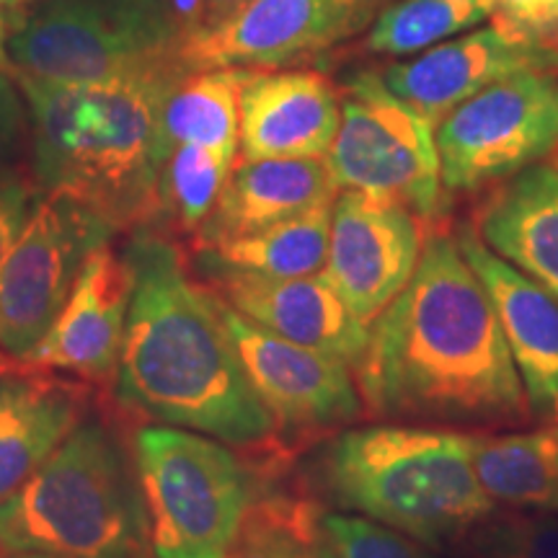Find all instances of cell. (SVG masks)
<instances>
[{
    "label": "cell",
    "mask_w": 558,
    "mask_h": 558,
    "mask_svg": "<svg viewBox=\"0 0 558 558\" xmlns=\"http://www.w3.org/2000/svg\"><path fill=\"white\" fill-rule=\"evenodd\" d=\"M473 465L494 505L558 514V429L478 432Z\"/></svg>",
    "instance_id": "obj_22"
},
{
    "label": "cell",
    "mask_w": 558,
    "mask_h": 558,
    "mask_svg": "<svg viewBox=\"0 0 558 558\" xmlns=\"http://www.w3.org/2000/svg\"><path fill=\"white\" fill-rule=\"evenodd\" d=\"M331 205L308 209L269 228L222 241L218 246L194 248V262L277 279L324 275L329 259Z\"/></svg>",
    "instance_id": "obj_24"
},
{
    "label": "cell",
    "mask_w": 558,
    "mask_h": 558,
    "mask_svg": "<svg viewBox=\"0 0 558 558\" xmlns=\"http://www.w3.org/2000/svg\"><path fill=\"white\" fill-rule=\"evenodd\" d=\"M132 300L114 396L132 414L202 432L235 450L275 456V416L248 383L218 298L186 269L166 230H130Z\"/></svg>",
    "instance_id": "obj_2"
},
{
    "label": "cell",
    "mask_w": 558,
    "mask_h": 558,
    "mask_svg": "<svg viewBox=\"0 0 558 558\" xmlns=\"http://www.w3.org/2000/svg\"><path fill=\"white\" fill-rule=\"evenodd\" d=\"M120 233L68 194L41 192L19 241L0 262V349L24 362L45 339L96 248Z\"/></svg>",
    "instance_id": "obj_10"
},
{
    "label": "cell",
    "mask_w": 558,
    "mask_h": 558,
    "mask_svg": "<svg viewBox=\"0 0 558 558\" xmlns=\"http://www.w3.org/2000/svg\"><path fill=\"white\" fill-rule=\"evenodd\" d=\"M326 163L341 192L399 202L422 220H435L442 209L435 124L390 94L378 73H360L341 96Z\"/></svg>",
    "instance_id": "obj_8"
},
{
    "label": "cell",
    "mask_w": 558,
    "mask_h": 558,
    "mask_svg": "<svg viewBox=\"0 0 558 558\" xmlns=\"http://www.w3.org/2000/svg\"><path fill=\"white\" fill-rule=\"evenodd\" d=\"M422 248V226L411 209L362 192H341L331 205L324 277L369 326L414 277Z\"/></svg>",
    "instance_id": "obj_12"
},
{
    "label": "cell",
    "mask_w": 558,
    "mask_h": 558,
    "mask_svg": "<svg viewBox=\"0 0 558 558\" xmlns=\"http://www.w3.org/2000/svg\"><path fill=\"white\" fill-rule=\"evenodd\" d=\"M0 550L65 558H156L132 445L83 418L24 486L0 505Z\"/></svg>",
    "instance_id": "obj_5"
},
{
    "label": "cell",
    "mask_w": 558,
    "mask_h": 558,
    "mask_svg": "<svg viewBox=\"0 0 558 558\" xmlns=\"http://www.w3.org/2000/svg\"><path fill=\"white\" fill-rule=\"evenodd\" d=\"M341 122V99L316 70H246L239 90L243 160L326 158Z\"/></svg>",
    "instance_id": "obj_18"
},
{
    "label": "cell",
    "mask_w": 558,
    "mask_h": 558,
    "mask_svg": "<svg viewBox=\"0 0 558 558\" xmlns=\"http://www.w3.org/2000/svg\"><path fill=\"white\" fill-rule=\"evenodd\" d=\"M171 5H173V16H177V26H179L181 39L197 34L202 0H171Z\"/></svg>",
    "instance_id": "obj_33"
},
{
    "label": "cell",
    "mask_w": 558,
    "mask_h": 558,
    "mask_svg": "<svg viewBox=\"0 0 558 558\" xmlns=\"http://www.w3.org/2000/svg\"><path fill=\"white\" fill-rule=\"evenodd\" d=\"M556 429H558V427H556Z\"/></svg>",
    "instance_id": "obj_42"
},
{
    "label": "cell",
    "mask_w": 558,
    "mask_h": 558,
    "mask_svg": "<svg viewBox=\"0 0 558 558\" xmlns=\"http://www.w3.org/2000/svg\"><path fill=\"white\" fill-rule=\"evenodd\" d=\"M546 39H548V45H550V47H554V50L558 52V26H556V29H554V32H550V34H548V37H546Z\"/></svg>",
    "instance_id": "obj_38"
},
{
    "label": "cell",
    "mask_w": 558,
    "mask_h": 558,
    "mask_svg": "<svg viewBox=\"0 0 558 558\" xmlns=\"http://www.w3.org/2000/svg\"><path fill=\"white\" fill-rule=\"evenodd\" d=\"M32 186L26 184V179L21 173L0 177V262L19 241L21 230L32 218Z\"/></svg>",
    "instance_id": "obj_30"
},
{
    "label": "cell",
    "mask_w": 558,
    "mask_h": 558,
    "mask_svg": "<svg viewBox=\"0 0 558 558\" xmlns=\"http://www.w3.org/2000/svg\"><path fill=\"white\" fill-rule=\"evenodd\" d=\"M16 3H32V0H11V5H16Z\"/></svg>",
    "instance_id": "obj_39"
},
{
    "label": "cell",
    "mask_w": 558,
    "mask_h": 558,
    "mask_svg": "<svg viewBox=\"0 0 558 558\" xmlns=\"http://www.w3.org/2000/svg\"><path fill=\"white\" fill-rule=\"evenodd\" d=\"M478 239L558 298V158L514 173L486 202Z\"/></svg>",
    "instance_id": "obj_21"
},
{
    "label": "cell",
    "mask_w": 558,
    "mask_h": 558,
    "mask_svg": "<svg viewBox=\"0 0 558 558\" xmlns=\"http://www.w3.org/2000/svg\"><path fill=\"white\" fill-rule=\"evenodd\" d=\"M339 3H344V5H349V9H354V11H360V13H365V16H369L375 5H378V0H339Z\"/></svg>",
    "instance_id": "obj_34"
},
{
    "label": "cell",
    "mask_w": 558,
    "mask_h": 558,
    "mask_svg": "<svg viewBox=\"0 0 558 558\" xmlns=\"http://www.w3.org/2000/svg\"><path fill=\"white\" fill-rule=\"evenodd\" d=\"M19 367H24V362L9 357V354H5L3 349H0V378H3V375L13 373V369H19Z\"/></svg>",
    "instance_id": "obj_35"
},
{
    "label": "cell",
    "mask_w": 558,
    "mask_h": 558,
    "mask_svg": "<svg viewBox=\"0 0 558 558\" xmlns=\"http://www.w3.org/2000/svg\"><path fill=\"white\" fill-rule=\"evenodd\" d=\"M329 558H439L429 546L354 512H326Z\"/></svg>",
    "instance_id": "obj_29"
},
{
    "label": "cell",
    "mask_w": 558,
    "mask_h": 558,
    "mask_svg": "<svg viewBox=\"0 0 558 558\" xmlns=\"http://www.w3.org/2000/svg\"><path fill=\"white\" fill-rule=\"evenodd\" d=\"M337 192L326 158H235L218 205L194 233L192 251L331 205Z\"/></svg>",
    "instance_id": "obj_20"
},
{
    "label": "cell",
    "mask_w": 558,
    "mask_h": 558,
    "mask_svg": "<svg viewBox=\"0 0 558 558\" xmlns=\"http://www.w3.org/2000/svg\"><path fill=\"white\" fill-rule=\"evenodd\" d=\"M233 163V158L202 145H177L158 171L153 228L166 230L173 239H194L218 205Z\"/></svg>",
    "instance_id": "obj_26"
},
{
    "label": "cell",
    "mask_w": 558,
    "mask_h": 558,
    "mask_svg": "<svg viewBox=\"0 0 558 558\" xmlns=\"http://www.w3.org/2000/svg\"><path fill=\"white\" fill-rule=\"evenodd\" d=\"M9 21H5L3 11H0V68H5V37H9Z\"/></svg>",
    "instance_id": "obj_36"
},
{
    "label": "cell",
    "mask_w": 558,
    "mask_h": 558,
    "mask_svg": "<svg viewBox=\"0 0 558 558\" xmlns=\"http://www.w3.org/2000/svg\"><path fill=\"white\" fill-rule=\"evenodd\" d=\"M246 70L209 68L179 75L160 111L163 160L177 145H202L239 158V90Z\"/></svg>",
    "instance_id": "obj_23"
},
{
    "label": "cell",
    "mask_w": 558,
    "mask_h": 558,
    "mask_svg": "<svg viewBox=\"0 0 558 558\" xmlns=\"http://www.w3.org/2000/svg\"><path fill=\"white\" fill-rule=\"evenodd\" d=\"M324 514L318 501L298 492L267 488L259 476L226 558H329Z\"/></svg>",
    "instance_id": "obj_25"
},
{
    "label": "cell",
    "mask_w": 558,
    "mask_h": 558,
    "mask_svg": "<svg viewBox=\"0 0 558 558\" xmlns=\"http://www.w3.org/2000/svg\"><path fill=\"white\" fill-rule=\"evenodd\" d=\"M0 3H9L11 5V0H0Z\"/></svg>",
    "instance_id": "obj_40"
},
{
    "label": "cell",
    "mask_w": 558,
    "mask_h": 558,
    "mask_svg": "<svg viewBox=\"0 0 558 558\" xmlns=\"http://www.w3.org/2000/svg\"><path fill=\"white\" fill-rule=\"evenodd\" d=\"M465 538L473 558H558V514H488Z\"/></svg>",
    "instance_id": "obj_28"
},
{
    "label": "cell",
    "mask_w": 558,
    "mask_h": 558,
    "mask_svg": "<svg viewBox=\"0 0 558 558\" xmlns=\"http://www.w3.org/2000/svg\"><path fill=\"white\" fill-rule=\"evenodd\" d=\"M132 269L111 243L83 264L73 290L45 339L24 365L73 375L90 386H114L128 331Z\"/></svg>",
    "instance_id": "obj_15"
},
{
    "label": "cell",
    "mask_w": 558,
    "mask_h": 558,
    "mask_svg": "<svg viewBox=\"0 0 558 558\" xmlns=\"http://www.w3.org/2000/svg\"><path fill=\"white\" fill-rule=\"evenodd\" d=\"M324 473L341 509L429 548L465 538L494 514L465 429L403 422L347 429L326 452Z\"/></svg>",
    "instance_id": "obj_4"
},
{
    "label": "cell",
    "mask_w": 558,
    "mask_h": 558,
    "mask_svg": "<svg viewBox=\"0 0 558 558\" xmlns=\"http://www.w3.org/2000/svg\"><path fill=\"white\" fill-rule=\"evenodd\" d=\"M365 19L339 0H251L226 24L181 39L177 60L184 70L290 65L357 32Z\"/></svg>",
    "instance_id": "obj_13"
},
{
    "label": "cell",
    "mask_w": 558,
    "mask_h": 558,
    "mask_svg": "<svg viewBox=\"0 0 558 558\" xmlns=\"http://www.w3.org/2000/svg\"><path fill=\"white\" fill-rule=\"evenodd\" d=\"M367 414L452 429L525 424V386L492 298L456 235L424 241L414 277L369 324L354 365Z\"/></svg>",
    "instance_id": "obj_1"
},
{
    "label": "cell",
    "mask_w": 558,
    "mask_h": 558,
    "mask_svg": "<svg viewBox=\"0 0 558 558\" xmlns=\"http://www.w3.org/2000/svg\"><path fill=\"white\" fill-rule=\"evenodd\" d=\"M156 558H226L259 476L202 432L153 424L132 437Z\"/></svg>",
    "instance_id": "obj_6"
},
{
    "label": "cell",
    "mask_w": 558,
    "mask_h": 558,
    "mask_svg": "<svg viewBox=\"0 0 558 558\" xmlns=\"http://www.w3.org/2000/svg\"><path fill=\"white\" fill-rule=\"evenodd\" d=\"M505 24L546 39L558 26V0H488Z\"/></svg>",
    "instance_id": "obj_31"
},
{
    "label": "cell",
    "mask_w": 558,
    "mask_h": 558,
    "mask_svg": "<svg viewBox=\"0 0 558 558\" xmlns=\"http://www.w3.org/2000/svg\"><path fill=\"white\" fill-rule=\"evenodd\" d=\"M456 241L492 298L530 411L558 427V298L494 254L473 228H458Z\"/></svg>",
    "instance_id": "obj_17"
},
{
    "label": "cell",
    "mask_w": 558,
    "mask_h": 558,
    "mask_svg": "<svg viewBox=\"0 0 558 558\" xmlns=\"http://www.w3.org/2000/svg\"><path fill=\"white\" fill-rule=\"evenodd\" d=\"M179 60L83 83L16 78L29 104L34 177L117 230L153 226L163 166L160 111Z\"/></svg>",
    "instance_id": "obj_3"
},
{
    "label": "cell",
    "mask_w": 558,
    "mask_h": 558,
    "mask_svg": "<svg viewBox=\"0 0 558 558\" xmlns=\"http://www.w3.org/2000/svg\"><path fill=\"white\" fill-rule=\"evenodd\" d=\"M448 192L512 179L558 150V75L522 70L465 99L435 128Z\"/></svg>",
    "instance_id": "obj_9"
},
{
    "label": "cell",
    "mask_w": 558,
    "mask_h": 558,
    "mask_svg": "<svg viewBox=\"0 0 558 558\" xmlns=\"http://www.w3.org/2000/svg\"><path fill=\"white\" fill-rule=\"evenodd\" d=\"M488 16H494L488 0H401L375 19L367 50L407 58L476 29Z\"/></svg>",
    "instance_id": "obj_27"
},
{
    "label": "cell",
    "mask_w": 558,
    "mask_h": 558,
    "mask_svg": "<svg viewBox=\"0 0 558 558\" xmlns=\"http://www.w3.org/2000/svg\"><path fill=\"white\" fill-rule=\"evenodd\" d=\"M202 282L222 303L292 344L316 349L354 367L367 349L369 326L347 308L329 279H277L194 262Z\"/></svg>",
    "instance_id": "obj_16"
},
{
    "label": "cell",
    "mask_w": 558,
    "mask_h": 558,
    "mask_svg": "<svg viewBox=\"0 0 558 558\" xmlns=\"http://www.w3.org/2000/svg\"><path fill=\"white\" fill-rule=\"evenodd\" d=\"M171 0H45L5 37L16 78L83 83L177 60Z\"/></svg>",
    "instance_id": "obj_7"
},
{
    "label": "cell",
    "mask_w": 558,
    "mask_h": 558,
    "mask_svg": "<svg viewBox=\"0 0 558 558\" xmlns=\"http://www.w3.org/2000/svg\"><path fill=\"white\" fill-rule=\"evenodd\" d=\"M218 305L248 383L275 416L279 439L324 435L365 414L357 380L347 362L262 329L220 298Z\"/></svg>",
    "instance_id": "obj_11"
},
{
    "label": "cell",
    "mask_w": 558,
    "mask_h": 558,
    "mask_svg": "<svg viewBox=\"0 0 558 558\" xmlns=\"http://www.w3.org/2000/svg\"><path fill=\"white\" fill-rule=\"evenodd\" d=\"M556 68L558 52L548 39L494 19V24L484 29H473L458 39L452 37V41H439L414 60L386 68L380 81L390 94L414 107L437 128L445 114L492 83L522 70L556 73Z\"/></svg>",
    "instance_id": "obj_14"
},
{
    "label": "cell",
    "mask_w": 558,
    "mask_h": 558,
    "mask_svg": "<svg viewBox=\"0 0 558 558\" xmlns=\"http://www.w3.org/2000/svg\"><path fill=\"white\" fill-rule=\"evenodd\" d=\"M88 396L83 380H62L29 365L0 378V505L78 427Z\"/></svg>",
    "instance_id": "obj_19"
},
{
    "label": "cell",
    "mask_w": 558,
    "mask_h": 558,
    "mask_svg": "<svg viewBox=\"0 0 558 558\" xmlns=\"http://www.w3.org/2000/svg\"><path fill=\"white\" fill-rule=\"evenodd\" d=\"M248 3L251 0H202L197 32H207V29H215V26L226 24L228 19H233L235 13Z\"/></svg>",
    "instance_id": "obj_32"
},
{
    "label": "cell",
    "mask_w": 558,
    "mask_h": 558,
    "mask_svg": "<svg viewBox=\"0 0 558 558\" xmlns=\"http://www.w3.org/2000/svg\"><path fill=\"white\" fill-rule=\"evenodd\" d=\"M11 558H65V556H52V554H34V550H24V554H13Z\"/></svg>",
    "instance_id": "obj_37"
},
{
    "label": "cell",
    "mask_w": 558,
    "mask_h": 558,
    "mask_svg": "<svg viewBox=\"0 0 558 558\" xmlns=\"http://www.w3.org/2000/svg\"><path fill=\"white\" fill-rule=\"evenodd\" d=\"M0 558H3V554H0Z\"/></svg>",
    "instance_id": "obj_41"
}]
</instances>
